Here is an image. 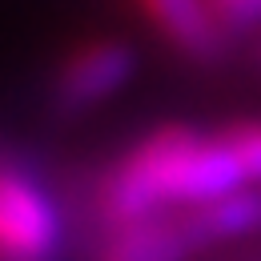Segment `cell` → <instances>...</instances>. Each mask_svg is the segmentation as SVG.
Masks as SVG:
<instances>
[{"label": "cell", "instance_id": "1", "mask_svg": "<svg viewBox=\"0 0 261 261\" xmlns=\"http://www.w3.org/2000/svg\"><path fill=\"white\" fill-rule=\"evenodd\" d=\"M253 189L245 169L237 161L225 133H201L189 125H165L133 145L100 181V221L109 229L177 213L201 209L209 201Z\"/></svg>", "mask_w": 261, "mask_h": 261}, {"label": "cell", "instance_id": "2", "mask_svg": "<svg viewBox=\"0 0 261 261\" xmlns=\"http://www.w3.org/2000/svg\"><path fill=\"white\" fill-rule=\"evenodd\" d=\"M65 221L48 189L24 169L0 165V261H53Z\"/></svg>", "mask_w": 261, "mask_h": 261}, {"label": "cell", "instance_id": "3", "mask_svg": "<svg viewBox=\"0 0 261 261\" xmlns=\"http://www.w3.org/2000/svg\"><path fill=\"white\" fill-rule=\"evenodd\" d=\"M133 68H137V57H133L129 44H121V40H93V44L76 48L61 65L57 100L68 113L93 109L100 100H109L117 89H125Z\"/></svg>", "mask_w": 261, "mask_h": 261}, {"label": "cell", "instance_id": "4", "mask_svg": "<svg viewBox=\"0 0 261 261\" xmlns=\"http://www.w3.org/2000/svg\"><path fill=\"white\" fill-rule=\"evenodd\" d=\"M197 249L201 245L189 229V217L185 209H177L109 229L100 261H189Z\"/></svg>", "mask_w": 261, "mask_h": 261}, {"label": "cell", "instance_id": "5", "mask_svg": "<svg viewBox=\"0 0 261 261\" xmlns=\"http://www.w3.org/2000/svg\"><path fill=\"white\" fill-rule=\"evenodd\" d=\"M137 4L177 53L193 61H209L221 53L229 29L213 12V0H137Z\"/></svg>", "mask_w": 261, "mask_h": 261}, {"label": "cell", "instance_id": "6", "mask_svg": "<svg viewBox=\"0 0 261 261\" xmlns=\"http://www.w3.org/2000/svg\"><path fill=\"white\" fill-rule=\"evenodd\" d=\"M221 133L233 145V153H237V161L245 169L249 185H261V121H233Z\"/></svg>", "mask_w": 261, "mask_h": 261}, {"label": "cell", "instance_id": "7", "mask_svg": "<svg viewBox=\"0 0 261 261\" xmlns=\"http://www.w3.org/2000/svg\"><path fill=\"white\" fill-rule=\"evenodd\" d=\"M213 12L225 29H253L261 24V0H213Z\"/></svg>", "mask_w": 261, "mask_h": 261}]
</instances>
